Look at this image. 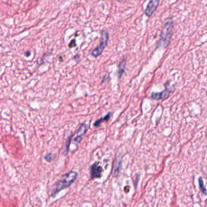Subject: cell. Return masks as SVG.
Listing matches in <instances>:
<instances>
[{
	"mask_svg": "<svg viewBox=\"0 0 207 207\" xmlns=\"http://www.w3.org/2000/svg\"><path fill=\"white\" fill-rule=\"evenodd\" d=\"M174 24L172 20H167L162 30L160 39L158 43V47L166 48L168 46L170 43L171 39L173 33Z\"/></svg>",
	"mask_w": 207,
	"mask_h": 207,
	"instance_id": "cell-1",
	"label": "cell"
},
{
	"mask_svg": "<svg viewBox=\"0 0 207 207\" xmlns=\"http://www.w3.org/2000/svg\"><path fill=\"white\" fill-rule=\"evenodd\" d=\"M78 173L74 171H70L66 173L62 178V179L59 180L55 184L52 193V196L54 197L62 190L69 187L75 182Z\"/></svg>",
	"mask_w": 207,
	"mask_h": 207,
	"instance_id": "cell-2",
	"label": "cell"
},
{
	"mask_svg": "<svg viewBox=\"0 0 207 207\" xmlns=\"http://www.w3.org/2000/svg\"><path fill=\"white\" fill-rule=\"evenodd\" d=\"M109 38V33L107 30H103L101 33V39L100 44L93 50L91 55L94 57H98L102 53L104 49L107 44V41Z\"/></svg>",
	"mask_w": 207,
	"mask_h": 207,
	"instance_id": "cell-3",
	"label": "cell"
},
{
	"mask_svg": "<svg viewBox=\"0 0 207 207\" xmlns=\"http://www.w3.org/2000/svg\"><path fill=\"white\" fill-rule=\"evenodd\" d=\"M159 2H160V0H150V1L146 7V11H145L146 15L147 17H150L151 16H152V15L156 11L159 5Z\"/></svg>",
	"mask_w": 207,
	"mask_h": 207,
	"instance_id": "cell-4",
	"label": "cell"
},
{
	"mask_svg": "<svg viewBox=\"0 0 207 207\" xmlns=\"http://www.w3.org/2000/svg\"><path fill=\"white\" fill-rule=\"evenodd\" d=\"M102 168L100 165H99L98 162L94 163L91 167V178L92 179L101 178L102 176Z\"/></svg>",
	"mask_w": 207,
	"mask_h": 207,
	"instance_id": "cell-5",
	"label": "cell"
},
{
	"mask_svg": "<svg viewBox=\"0 0 207 207\" xmlns=\"http://www.w3.org/2000/svg\"><path fill=\"white\" fill-rule=\"evenodd\" d=\"M171 91L170 89H166L164 91L160 93H153L151 98L154 99H165L168 98Z\"/></svg>",
	"mask_w": 207,
	"mask_h": 207,
	"instance_id": "cell-6",
	"label": "cell"
},
{
	"mask_svg": "<svg viewBox=\"0 0 207 207\" xmlns=\"http://www.w3.org/2000/svg\"><path fill=\"white\" fill-rule=\"evenodd\" d=\"M86 131H87V126H86V124H83L81 126V127H80V128H79V130L78 131V135H77V136H76V138L74 139V141L75 142L76 144L80 143V142L81 141V140L83 139V136L85 135Z\"/></svg>",
	"mask_w": 207,
	"mask_h": 207,
	"instance_id": "cell-7",
	"label": "cell"
},
{
	"mask_svg": "<svg viewBox=\"0 0 207 207\" xmlns=\"http://www.w3.org/2000/svg\"><path fill=\"white\" fill-rule=\"evenodd\" d=\"M125 61L124 60H122L119 64V77L120 78L124 71H125Z\"/></svg>",
	"mask_w": 207,
	"mask_h": 207,
	"instance_id": "cell-8",
	"label": "cell"
},
{
	"mask_svg": "<svg viewBox=\"0 0 207 207\" xmlns=\"http://www.w3.org/2000/svg\"><path fill=\"white\" fill-rule=\"evenodd\" d=\"M110 116H111V114H110V113H109L107 114L105 117L102 118L100 119H99V120H96V121L94 122V126L96 127L99 126V125H101V124L102 123V121H107L108 120H109V119L110 118Z\"/></svg>",
	"mask_w": 207,
	"mask_h": 207,
	"instance_id": "cell-9",
	"label": "cell"
},
{
	"mask_svg": "<svg viewBox=\"0 0 207 207\" xmlns=\"http://www.w3.org/2000/svg\"><path fill=\"white\" fill-rule=\"evenodd\" d=\"M199 187H200V189L202 191V192L204 194H207V191L205 186H204V181H203V179H202V178H200L199 179Z\"/></svg>",
	"mask_w": 207,
	"mask_h": 207,
	"instance_id": "cell-10",
	"label": "cell"
},
{
	"mask_svg": "<svg viewBox=\"0 0 207 207\" xmlns=\"http://www.w3.org/2000/svg\"><path fill=\"white\" fill-rule=\"evenodd\" d=\"M55 157V154H52V153H50V154H47L46 157H45V159H46L47 161L48 162H50L52 161V159L54 158Z\"/></svg>",
	"mask_w": 207,
	"mask_h": 207,
	"instance_id": "cell-11",
	"label": "cell"
},
{
	"mask_svg": "<svg viewBox=\"0 0 207 207\" xmlns=\"http://www.w3.org/2000/svg\"><path fill=\"white\" fill-rule=\"evenodd\" d=\"M71 138H72V137H69V138H68V139L67 140V141H66V144H65V148H66V149H65V152H66V153H67V152H68V150H69V146H70V144Z\"/></svg>",
	"mask_w": 207,
	"mask_h": 207,
	"instance_id": "cell-12",
	"label": "cell"
},
{
	"mask_svg": "<svg viewBox=\"0 0 207 207\" xmlns=\"http://www.w3.org/2000/svg\"><path fill=\"white\" fill-rule=\"evenodd\" d=\"M74 46H76V44H75V40L73 39L71 43L69 44V47H74Z\"/></svg>",
	"mask_w": 207,
	"mask_h": 207,
	"instance_id": "cell-13",
	"label": "cell"
}]
</instances>
